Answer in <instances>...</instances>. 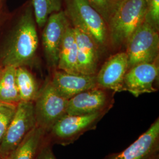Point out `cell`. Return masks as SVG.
Listing matches in <instances>:
<instances>
[{"mask_svg": "<svg viewBox=\"0 0 159 159\" xmlns=\"http://www.w3.org/2000/svg\"><path fill=\"white\" fill-rule=\"evenodd\" d=\"M51 81L58 93L68 100L83 91L98 87L96 74H70L61 70L54 73Z\"/></svg>", "mask_w": 159, "mask_h": 159, "instance_id": "4fadbf2b", "label": "cell"}, {"mask_svg": "<svg viewBox=\"0 0 159 159\" xmlns=\"http://www.w3.org/2000/svg\"><path fill=\"white\" fill-rule=\"evenodd\" d=\"M16 67L7 66L3 67L0 75V102L17 104L21 102L16 80Z\"/></svg>", "mask_w": 159, "mask_h": 159, "instance_id": "e0dca14e", "label": "cell"}, {"mask_svg": "<svg viewBox=\"0 0 159 159\" xmlns=\"http://www.w3.org/2000/svg\"><path fill=\"white\" fill-rule=\"evenodd\" d=\"M46 135L45 131L36 125L6 159H35Z\"/></svg>", "mask_w": 159, "mask_h": 159, "instance_id": "2e32d148", "label": "cell"}, {"mask_svg": "<svg viewBox=\"0 0 159 159\" xmlns=\"http://www.w3.org/2000/svg\"><path fill=\"white\" fill-rule=\"evenodd\" d=\"M35 159H57L52 152L50 143L47 142V137L41 146Z\"/></svg>", "mask_w": 159, "mask_h": 159, "instance_id": "603a6c76", "label": "cell"}, {"mask_svg": "<svg viewBox=\"0 0 159 159\" xmlns=\"http://www.w3.org/2000/svg\"><path fill=\"white\" fill-rule=\"evenodd\" d=\"M16 80L21 102H34L40 89L33 75L24 66L17 67Z\"/></svg>", "mask_w": 159, "mask_h": 159, "instance_id": "ac0fdd59", "label": "cell"}, {"mask_svg": "<svg viewBox=\"0 0 159 159\" xmlns=\"http://www.w3.org/2000/svg\"><path fill=\"white\" fill-rule=\"evenodd\" d=\"M108 23L121 0H86Z\"/></svg>", "mask_w": 159, "mask_h": 159, "instance_id": "ffe728a7", "label": "cell"}, {"mask_svg": "<svg viewBox=\"0 0 159 159\" xmlns=\"http://www.w3.org/2000/svg\"><path fill=\"white\" fill-rule=\"evenodd\" d=\"M36 23L31 6L25 9L2 54V66H25L35 57L39 46Z\"/></svg>", "mask_w": 159, "mask_h": 159, "instance_id": "6da1fadb", "label": "cell"}, {"mask_svg": "<svg viewBox=\"0 0 159 159\" xmlns=\"http://www.w3.org/2000/svg\"><path fill=\"white\" fill-rule=\"evenodd\" d=\"M17 105L4 103L0 108V144L15 114Z\"/></svg>", "mask_w": 159, "mask_h": 159, "instance_id": "44dd1931", "label": "cell"}, {"mask_svg": "<svg viewBox=\"0 0 159 159\" xmlns=\"http://www.w3.org/2000/svg\"><path fill=\"white\" fill-rule=\"evenodd\" d=\"M3 104H4V103H3V102H0V108H1V106Z\"/></svg>", "mask_w": 159, "mask_h": 159, "instance_id": "d4e9b609", "label": "cell"}, {"mask_svg": "<svg viewBox=\"0 0 159 159\" xmlns=\"http://www.w3.org/2000/svg\"><path fill=\"white\" fill-rule=\"evenodd\" d=\"M57 67L68 73L80 74L78 70L77 46L74 29L71 24L63 37L59 51Z\"/></svg>", "mask_w": 159, "mask_h": 159, "instance_id": "9a60e30c", "label": "cell"}, {"mask_svg": "<svg viewBox=\"0 0 159 159\" xmlns=\"http://www.w3.org/2000/svg\"><path fill=\"white\" fill-rule=\"evenodd\" d=\"M0 1H1V0H0Z\"/></svg>", "mask_w": 159, "mask_h": 159, "instance_id": "484cf974", "label": "cell"}, {"mask_svg": "<svg viewBox=\"0 0 159 159\" xmlns=\"http://www.w3.org/2000/svg\"><path fill=\"white\" fill-rule=\"evenodd\" d=\"M106 112L84 115L66 114L57 121L47 134L50 140L62 146H67L75 142L88 131L96 129L98 122Z\"/></svg>", "mask_w": 159, "mask_h": 159, "instance_id": "5b68a950", "label": "cell"}, {"mask_svg": "<svg viewBox=\"0 0 159 159\" xmlns=\"http://www.w3.org/2000/svg\"><path fill=\"white\" fill-rule=\"evenodd\" d=\"M61 0H32L35 23L40 28L44 27L50 16L61 10Z\"/></svg>", "mask_w": 159, "mask_h": 159, "instance_id": "d6986e66", "label": "cell"}, {"mask_svg": "<svg viewBox=\"0 0 159 159\" xmlns=\"http://www.w3.org/2000/svg\"><path fill=\"white\" fill-rule=\"evenodd\" d=\"M146 0H121L108 24L112 44H126L131 35L144 21Z\"/></svg>", "mask_w": 159, "mask_h": 159, "instance_id": "7a4b0ae2", "label": "cell"}, {"mask_svg": "<svg viewBox=\"0 0 159 159\" xmlns=\"http://www.w3.org/2000/svg\"><path fill=\"white\" fill-rule=\"evenodd\" d=\"M128 70V58L125 52H118L102 65L96 75L98 87L116 92L123 91V80Z\"/></svg>", "mask_w": 159, "mask_h": 159, "instance_id": "7c38bea8", "label": "cell"}, {"mask_svg": "<svg viewBox=\"0 0 159 159\" xmlns=\"http://www.w3.org/2000/svg\"><path fill=\"white\" fill-rule=\"evenodd\" d=\"M159 75L156 61L141 63L128 69L123 80V91H129L134 96L157 91L153 84Z\"/></svg>", "mask_w": 159, "mask_h": 159, "instance_id": "30bf717a", "label": "cell"}, {"mask_svg": "<svg viewBox=\"0 0 159 159\" xmlns=\"http://www.w3.org/2000/svg\"><path fill=\"white\" fill-rule=\"evenodd\" d=\"M73 29L77 46L79 73L95 75L98 65L100 47L88 34L78 28L73 27Z\"/></svg>", "mask_w": 159, "mask_h": 159, "instance_id": "5bb4252c", "label": "cell"}, {"mask_svg": "<svg viewBox=\"0 0 159 159\" xmlns=\"http://www.w3.org/2000/svg\"><path fill=\"white\" fill-rule=\"evenodd\" d=\"M146 2L144 21L159 30V0H146Z\"/></svg>", "mask_w": 159, "mask_h": 159, "instance_id": "7402d4cb", "label": "cell"}, {"mask_svg": "<svg viewBox=\"0 0 159 159\" xmlns=\"http://www.w3.org/2000/svg\"><path fill=\"white\" fill-rule=\"evenodd\" d=\"M3 67H4L2 66V64H0V75H1V72H2V71Z\"/></svg>", "mask_w": 159, "mask_h": 159, "instance_id": "cb8c5ba5", "label": "cell"}, {"mask_svg": "<svg viewBox=\"0 0 159 159\" xmlns=\"http://www.w3.org/2000/svg\"><path fill=\"white\" fill-rule=\"evenodd\" d=\"M106 89L96 87L83 91L68 100L66 114L84 115L107 112L110 105V97Z\"/></svg>", "mask_w": 159, "mask_h": 159, "instance_id": "8fae6325", "label": "cell"}, {"mask_svg": "<svg viewBox=\"0 0 159 159\" xmlns=\"http://www.w3.org/2000/svg\"><path fill=\"white\" fill-rule=\"evenodd\" d=\"M65 12L73 27L88 34L100 47L108 40V26L102 16L86 0H66Z\"/></svg>", "mask_w": 159, "mask_h": 159, "instance_id": "3957f363", "label": "cell"}, {"mask_svg": "<svg viewBox=\"0 0 159 159\" xmlns=\"http://www.w3.org/2000/svg\"><path fill=\"white\" fill-rule=\"evenodd\" d=\"M65 11H60L48 17L42 35V42L48 66L57 67L59 51L65 33L71 24Z\"/></svg>", "mask_w": 159, "mask_h": 159, "instance_id": "ba28073f", "label": "cell"}, {"mask_svg": "<svg viewBox=\"0 0 159 159\" xmlns=\"http://www.w3.org/2000/svg\"><path fill=\"white\" fill-rule=\"evenodd\" d=\"M125 45L128 69L139 64L154 62L159 54V30L144 21Z\"/></svg>", "mask_w": 159, "mask_h": 159, "instance_id": "8992f818", "label": "cell"}, {"mask_svg": "<svg viewBox=\"0 0 159 159\" xmlns=\"http://www.w3.org/2000/svg\"><path fill=\"white\" fill-rule=\"evenodd\" d=\"M159 119L136 140L119 153L113 154L104 159H159Z\"/></svg>", "mask_w": 159, "mask_h": 159, "instance_id": "9c48e42d", "label": "cell"}, {"mask_svg": "<svg viewBox=\"0 0 159 159\" xmlns=\"http://www.w3.org/2000/svg\"><path fill=\"white\" fill-rule=\"evenodd\" d=\"M68 99L61 96L48 81L41 88L34 102L36 125L47 134L58 120L66 114Z\"/></svg>", "mask_w": 159, "mask_h": 159, "instance_id": "277c9868", "label": "cell"}, {"mask_svg": "<svg viewBox=\"0 0 159 159\" xmlns=\"http://www.w3.org/2000/svg\"><path fill=\"white\" fill-rule=\"evenodd\" d=\"M36 126L34 102H20L0 144V159H6Z\"/></svg>", "mask_w": 159, "mask_h": 159, "instance_id": "52a82bcc", "label": "cell"}]
</instances>
